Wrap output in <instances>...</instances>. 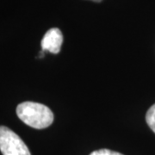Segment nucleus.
<instances>
[{"instance_id":"nucleus-1","label":"nucleus","mask_w":155,"mask_h":155,"mask_svg":"<svg viewBox=\"0 0 155 155\" xmlns=\"http://www.w3.org/2000/svg\"><path fill=\"white\" fill-rule=\"evenodd\" d=\"M17 115L25 124L36 129L49 127L54 122V114L49 108L35 102H24L18 104Z\"/></svg>"},{"instance_id":"nucleus-2","label":"nucleus","mask_w":155,"mask_h":155,"mask_svg":"<svg viewBox=\"0 0 155 155\" xmlns=\"http://www.w3.org/2000/svg\"><path fill=\"white\" fill-rule=\"evenodd\" d=\"M0 151L3 155H31L22 139L5 126H0Z\"/></svg>"},{"instance_id":"nucleus-3","label":"nucleus","mask_w":155,"mask_h":155,"mask_svg":"<svg viewBox=\"0 0 155 155\" xmlns=\"http://www.w3.org/2000/svg\"><path fill=\"white\" fill-rule=\"evenodd\" d=\"M63 42V35L61 31L57 28H50L45 34L41 40V48L43 51H48L52 54H58L61 51V45Z\"/></svg>"},{"instance_id":"nucleus-4","label":"nucleus","mask_w":155,"mask_h":155,"mask_svg":"<svg viewBox=\"0 0 155 155\" xmlns=\"http://www.w3.org/2000/svg\"><path fill=\"white\" fill-rule=\"evenodd\" d=\"M146 121L149 127L155 133V104L150 107V109L147 112Z\"/></svg>"},{"instance_id":"nucleus-5","label":"nucleus","mask_w":155,"mask_h":155,"mask_svg":"<svg viewBox=\"0 0 155 155\" xmlns=\"http://www.w3.org/2000/svg\"><path fill=\"white\" fill-rule=\"evenodd\" d=\"M90 155H123L120 153H117V152H114V151H111L109 149H100L97 150L92 152Z\"/></svg>"},{"instance_id":"nucleus-6","label":"nucleus","mask_w":155,"mask_h":155,"mask_svg":"<svg viewBox=\"0 0 155 155\" xmlns=\"http://www.w3.org/2000/svg\"><path fill=\"white\" fill-rule=\"evenodd\" d=\"M91 1H94V2H97V3H99L102 0H91Z\"/></svg>"}]
</instances>
